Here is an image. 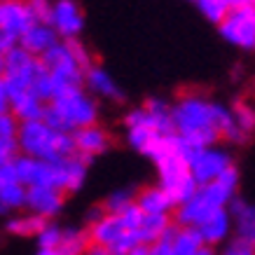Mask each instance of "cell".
Wrapping results in <instances>:
<instances>
[{"label":"cell","instance_id":"obj_26","mask_svg":"<svg viewBox=\"0 0 255 255\" xmlns=\"http://www.w3.org/2000/svg\"><path fill=\"white\" fill-rule=\"evenodd\" d=\"M89 246H92V244H89L87 230H61V241H59V246H56V253L59 255H82Z\"/></svg>","mask_w":255,"mask_h":255},{"label":"cell","instance_id":"obj_32","mask_svg":"<svg viewBox=\"0 0 255 255\" xmlns=\"http://www.w3.org/2000/svg\"><path fill=\"white\" fill-rule=\"evenodd\" d=\"M133 197H136L133 190H117V192L110 194L108 201L103 204V211H106V213H117V211H122L127 204H131Z\"/></svg>","mask_w":255,"mask_h":255},{"label":"cell","instance_id":"obj_10","mask_svg":"<svg viewBox=\"0 0 255 255\" xmlns=\"http://www.w3.org/2000/svg\"><path fill=\"white\" fill-rule=\"evenodd\" d=\"M70 136H73L75 155H80L87 162H92L94 157L108 152L110 145H113V136L103 127H99V122L89 124V127H82V129H75Z\"/></svg>","mask_w":255,"mask_h":255},{"label":"cell","instance_id":"obj_15","mask_svg":"<svg viewBox=\"0 0 255 255\" xmlns=\"http://www.w3.org/2000/svg\"><path fill=\"white\" fill-rule=\"evenodd\" d=\"M59 42V38H56V33L52 31V26L49 23H42V21H33L26 31L21 33V38H19V42L16 45L21 47V49H26L28 54L33 56H42L49 49L52 45H56Z\"/></svg>","mask_w":255,"mask_h":255},{"label":"cell","instance_id":"obj_4","mask_svg":"<svg viewBox=\"0 0 255 255\" xmlns=\"http://www.w3.org/2000/svg\"><path fill=\"white\" fill-rule=\"evenodd\" d=\"M16 145H19V155L42 159V162H59L63 157L75 155L73 136L66 131H54L42 120L19 122Z\"/></svg>","mask_w":255,"mask_h":255},{"label":"cell","instance_id":"obj_20","mask_svg":"<svg viewBox=\"0 0 255 255\" xmlns=\"http://www.w3.org/2000/svg\"><path fill=\"white\" fill-rule=\"evenodd\" d=\"M197 232H199L201 241H204V246H213V244H220V241L230 234V213L227 209L223 211H216L211 218H206L201 225L194 227Z\"/></svg>","mask_w":255,"mask_h":255},{"label":"cell","instance_id":"obj_34","mask_svg":"<svg viewBox=\"0 0 255 255\" xmlns=\"http://www.w3.org/2000/svg\"><path fill=\"white\" fill-rule=\"evenodd\" d=\"M59 241H61V227H56V225L47 223L45 227H42V232L38 234L40 248H54V251H56Z\"/></svg>","mask_w":255,"mask_h":255},{"label":"cell","instance_id":"obj_31","mask_svg":"<svg viewBox=\"0 0 255 255\" xmlns=\"http://www.w3.org/2000/svg\"><path fill=\"white\" fill-rule=\"evenodd\" d=\"M113 216H117V220H120V225H122V230H138L140 220H143V213H140V209L136 206V201L127 204L122 211H117V213H113Z\"/></svg>","mask_w":255,"mask_h":255},{"label":"cell","instance_id":"obj_45","mask_svg":"<svg viewBox=\"0 0 255 255\" xmlns=\"http://www.w3.org/2000/svg\"><path fill=\"white\" fill-rule=\"evenodd\" d=\"M2 66H5V52H0V78H2Z\"/></svg>","mask_w":255,"mask_h":255},{"label":"cell","instance_id":"obj_7","mask_svg":"<svg viewBox=\"0 0 255 255\" xmlns=\"http://www.w3.org/2000/svg\"><path fill=\"white\" fill-rule=\"evenodd\" d=\"M218 28H220V35L230 45L251 52L255 47V7L253 5H244V7L230 9L218 21Z\"/></svg>","mask_w":255,"mask_h":255},{"label":"cell","instance_id":"obj_19","mask_svg":"<svg viewBox=\"0 0 255 255\" xmlns=\"http://www.w3.org/2000/svg\"><path fill=\"white\" fill-rule=\"evenodd\" d=\"M230 218H234L237 223V237L246 241H255V211L248 201L239 199V197H232L230 199Z\"/></svg>","mask_w":255,"mask_h":255},{"label":"cell","instance_id":"obj_40","mask_svg":"<svg viewBox=\"0 0 255 255\" xmlns=\"http://www.w3.org/2000/svg\"><path fill=\"white\" fill-rule=\"evenodd\" d=\"M12 47H16V38H12V35L0 31V52H9Z\"/></svg>","mask_w":255,"mask_h":255},{"label":"cell","instance_id":"obj_21","mask_svg":"<svg viewBox=\"0 0 255 255\" xmlns=\"http://www.w3.org/2000/svg\"><path fill=\"white\" fill-rule=\"evenodd\" d=\"M147 115V124L162 136L173 133V122H171V103L164 99H147L143 106Z\"/></svg>","mask_w":255,"mask_h":255},{"label":"cell","instance_id":"obj_46","mask_svg":"<svg viewBox=\"0 0 255 255\" xmlns=\"http://www.w3.org/2000/svg\"><path fill=\"white\" fill-rule=\"evenodd\" d=\"M12 2H23V0H12Z\"/></svg>","mask_w":255,"mask_h":255},{"label":"cell","instance_id":"obj_3","mask_svg":"<svg viewBox=\"0 0 255 255\" xmlns=\"http://www.w3.org/2000/svg\"><path fill=\"white\" fill-rule=\"evenodd\" d=\"M40 63L47 70V75L52 78L54 96H56L63 89L82 87L85 70L94 63V59L92 52L80 40H59L56 45H52L45 54L40 56Z\"/></svg>","mask_w":255,"mask_h":255},{"label":"cell","instance_id":"obj_42","mask_svg":"<svg viewBox=\"0 0 255 255\" xmlns=\"http://www.w3.org/2000/svg\"><path fill=\"white\" fill-rule=\"evenodd\" d=\"M127 255H147V246H145V244H138V246L131 248Z\"/></svg>","mask_w":255,"mask_h":255},{"label":"cell","instance_id":"obj_29","mask_svg":"<svg viewBox=\"0 0 255 255\" xmlns=\"http://www.w3.org/2000/svg\"><path fill=\"white\" fill-rule=\"evenodd\" d=\"M230 110H232V117H234V122H237V127L244 133L251 136V131H253V127H255V115H253V108L248 106V101H234L232 106H230Z\"/></svg>","mask_w":255,"mask_h":255},{"label":"cell","instance_id":"obj_25","mask_svg":"<svg viewBox=\"0 0 255 255\" xmlns=\"http://www.w3.org/2000/svg\"><path fill=\"white\" fill-rule=\"evenodd\" d=\"M45 225H47V218L31 213V216H19V218L7 220L5 230L9 234H14V237H38Z\"/></svg>","mask_w":255,"mask_h":255},{"label":"cell","instance_id":"obj_13","mask_svg":"<svg viewBox=\"0 0 255 255\" xmlns=\"http://www.w3.org/2000/svg\"><path fill=\"white\" fill-rule=\"evenodd\" d=\"M66 194L56 187H26V206L31 213L42 218H52L63 209Z\"/></svg>","mask_w":255,"mask_h":255},{"label":"cell","instance_id":"obj_30","mask_svg":"<svg viewBox=\"0 0 255 255\" xmlns=\"http://www.w3.org/2000/svg\"><path fill=\"white\" fill-rule=\"evenodd\" d=\"M138 244H140V239H138V232H136V230H124L108 246V251H110V255H127L131 248L138 246Z\"/></svg>","mask_w":255,"mask_h":255},{"label":"cell","instance_id":"obj_39","mask_svg":"<svg viewBox=\"0 0 255 255\" xmlns=\"http://www.w3.org/2000/svg\"><path fill=\"white\" fill-rule=\"evenodd\" d=\"M2 113H9V96H7V89H5V82L0 78V115Z\"/></svg>","mask_w":255,"mask_h":255},{"label":"cell","instance_id":"obj_5","mask_svg":"<svg viewBox=\"0 0 255 255\" xmlns=\"http://www.w3.org/2000/svg\"><path fill=\"white\" fill-rule=\"evenodd\" d=\"M232 197H237V190L223 185L220 180L199 185L190 199H185L183 204H178L176 209H173L176 211L173 223H176L178 227H197V225H201L206 218L213 216L216 211L227 209V204H230Z\"/></svg>","mask_w":255,"mask_h":255},{"label":"cell","instance_id":"obj_17","mask_svg":"<svg viewBox=\"0 0 255 255\" xmlns=\"http://www.w3.org/2000/svg\"><path fill=\"white\" fill-rule=\"evenodd\" d=\"M122 232H124L122 225H120L117 216H113V213L101 216L99 220L89 223V227H87L89 244H94V246H103V248H108L110 244H113V241H115Z\"/></svg>","mask_w":255,"mask_h":255},{"label":"cell","instance_id":"obj_43","mask_svg":"<svg viewBox=\"0 0 255 255\" xmlns=\"http://www.w3.org/2000/svg\"><path fill=\"white\" fill-rule=\"evenodd\" d=\"M194 255H216V253H213V248H211V246H201Z\"/></svg>","mask_w":255,"mask_h":255},{"label":"cell","instance_id":"obj_2","mask_svg":"<svg viewBox=\"0 0 255 255\" xmlns=\"http://www.w3.org/2000/svg\"><path fill=\"white\" fill-rule=\"evenodd\" d=\"M42 122L54 131L73 133L75 129L99 122V101L85 87L63 89L45 106Z\"/></svg>","mask_w":255,"mask_h":255},{"label":"cell","instance_id":"obj_14","mask_svg":"<svg viewBox=\"0 0 255 255\" xmlns=\"http://www.w3.org/2000/svg\"><path fill=\"white\" fill-rule=\"evenodd\" d=\"M33 23L31 14L23 2H12V0H0V31L16 38H21V33Z\"/></svg>","mask_w":255,"mask_h":255},{"label":"cell","instance_id":"obj_1","mask_svg":"<svg viewBox=\"0 0 255 255\" xmlns=\"http://www.w3.org/2000/svg\"><path fill=\"white\" fill-rule=\"evenodd\" d=\"M171 122L176 136L197 147L218 145L220 140L241 145L248 140V133L241 131L234 122L230 106L197 92L180 94L171 103Z\"/></svg>","mask_w":255,"mask_h":255},{"label":"cell","instance_id":"obj_24","mask_svg":"<svg viewBox=\"0 0 255 255\" xmlns=\"http://www.w3.org/2000/svg\"><path fill=\"white\" fill-rule=\"evenodd\" d=\"M194 5L209 21L218 23L230 9L244 7V5H253V0H194Z\"/></svg>","mask_w":255,"mask_h":255},{"label":"cell","instance_id":"obj_41","mask_svg":"<svg viewBox=\"0 0 255 255\" xmlns=\"http://www.w3.org/2000/svg\"><path fill=\"white\" fill-rule=\"evenodd\" d=\"M82 255H110V251H108V248H103V246H94V244H92V246L87 248Z\"/></svg>","mask_w":255,"mask_h":255},{"label":"cell","instance_id":"obj_23","mask_svg":"<svg viewBox=\"0 0 255 255\" xmlns=\"http://www.w3.org/2000/svg\"><path fill=\"white\" fill-rule=\"evenodd\" d=\"M171 223V216H166V213H143V220H140L138 225V239L140 244H145V246H150V244H155L159 237H162V232L169 227Z\"/></svg>","mask_w":255,"mask_h":255},{"label":"cell","instance_id":"obj_37","mask_svg":"<svg viewBox=\"0 0 255 255\" xmlns=\"http://www.w3.org/2000/svg\"><path fill=\"white\" fill-rule=\"evenodd\" d=\"M225 255H255L253 253V241H246V239H237L227 246V251H225Z\"/></svg>","mask_w":255,"mask_h":255},{"label":"cell","instance_id":"obj_6","mask_svg":"<svg viewBox=\"0 0 255 255\" xmlns=\"http://www.w3.org/2000/svg\"><path fill=\"white\" fill-rule=\"evenodd\" d=\"M40 73V59L28 54L26 49L16 45L5 52V66H2V82L7 89V96L19 92H28Z\"/></svg>","mask_w":255,"mask_h":255},{"label":"cell","instance_id":"obj_11","mask_svg":"<svg viewBox=\"0 0 255 255\" xmlns=\"http://www.w3.org/2000/svg\"><path fill=\"white\" fill-rule=\"evenodd\" d=\"M52 166H54V187L63 194H70L82 187L89 162L82 159L80 155H70L59 159V162H52Z\"/></svg>","mask_w":255,"mask_h":255},{"label":"cell","instance_id":"obj_33","mask_svg":"<svg viewBox=\"0 0 255 255\" xmlns=\"http://www.w3.org/2000/svg\"><path fill=\"white\" fill-rule=\"evenodd\" d=\"M52 2H54V0H23V5H26V9H28V14H31L33 21H42V23L49 21Z\"/></svg>","mask_w":255,"mask_h":255},{"label":"cell","instance_id":"obj_22","mask_svg":"<svg viewBox=\"0 0 255 255\" xmlns=\"http://www.w3.org/2000/svg\"><path fill=\"white\" fill-rule=\"evenodd\" d=\"M164 136L162 133H157L152 127H147V124H133V127H127V140H129V145L133 150H138L140 155L150 157L155 152V147L159 145V140Z\"/></svg>","mask_w":255,"mask_h":255},{"label":"cell","instance_id":"obj_12","mask_svg":"<svg viewBox=\"0 0 255 255\" xmlns=\"http://www.w3.org/2000/svg\"><path fill=\"white\" fill-rule=\"evenodd\" d=\"M82 87L92 94L94 99H106V101H122L124 99V94H122V89H120V85L115 82V78H113L103 66H99L96 61L85 70Z\"/></svg>","mask_w":255,"mask_h":255},{"label":"cell","instance_id":"obj_18","mask_svg":"<svg viewBox=\"0 0 255 255\" xmlns=\"http://www.w3.org/2000/svg\"><path fill=\"white\" fill-rule=\"evenodd\" d=\"M133 201H136V206L140 209V213H166L169 216L171 211L176 209V204L171 201V197L166 192H164L162 187H143L140 192H136V197H133Z\"/></svg>","mask_w":255,"mask_h":255},{"label":"cell","instance_id":"obj_28","mask_svg":"<svg viewBox=\"0 0 255 255\" xmlns=\"http://www.w3.org/2000/svg\"><path fill=\"white\" fill-rule=\"evenodd\" d=\"M0 204L5 211H14V209H23L26 206V187L14 180L7 185H0Z\"/></svg>","mask_w":255,"mask_h":255},{"label":"cell","instance_id":"obj_27","mask_svg":"<svg viewBox=\"0 0 255 255\" xmlns=\"http://www.w3.org/2000/svg\"><path fill=\"white\" fill-rule=\"evenodd\" d=\"M201 246L204 241L194 227H180L176 239L171 241V255H194Z\"/></svg>","mask_w":255,"mask_h":255},{"label":"cell","instance_id":"obj_35","mask_svg":"<svg viewBox=\"0 0 255 255\" xmlns=\"http://www.w3.org/2000/svg\"><path fill=\"white\" fill-rule=\"evenodd\" d=\"M16 155H19V145H16V138H0V164L14 162Z\"/></svg>","mask_w":255,"mask_h":255},{"label":"cell","instance_id":"obj_9","mask_svg":"<svg viewBox=\"0 0 255 255\" xmlns=\"http://www.w3.org/2000/svg\"><path fill=\"white\" fill-rule=\"evenodd\" d=\"M232 155L223 150V147H201L197 157L190 164V176L194 178L197 185H206V183H213L225 169L232 166Z\"/></svg>","mask_w":255,"mask_h":255},{"label":"cell","instance_id":"obj_38","mask_svg":"<svg viewBox=\"0 0 255 255\" xmlns=\"http://www.w3.org/2000/svg\"><path fill=\"white\" fill-rule=\"evenodd\" d=\"M147 255H171V244L169 241H155L147 246Z\"/></svg>","mask_w":255,"mask_h":255},{"label":"cell","instance_id":"obj_44","mask_svg":"<svg viewBox=\"0 0 255 255\" xmlns=\"http://www.w3.org/2000/svg\"><path fill=\"white\" fill-rule=\"evenodd\" d=\"M38 255H59V253H56L54 248H40V253H38Z\"/></svg>","mask_w":255,"mask_h":255},{"label":"cell","instance_id":"obj_36","mask_svg":"<svg viewBox=\"0 0 255 255\" xmlns=\"http://www.w3.org/2000/svg\"><path fill=\"white\" fill-rule=\"evenodd\" d=\"M16 129H19V122L14 120V115L2 113L0 115V138H16Z\"/></svg>","mask_w":255,"mask_h":255},{"label":"cell","instance_id":"obj_16","mask_svg":"<svg viewBox=\"0 0 255 255\" xmlns=\"http://www.w3.org/2000/svg\"><path fill=\"white\" fill-rule=\"evenodd\" d=\"M45 101H40L35 94L28 92H19L9 96V113L14 115L16 122H33V120H42L45 113Z\"/></svg>","mask_w":255,"mask_h":255},{"label":"cell","instance_id":"obj_8","mask_svg":"<svg viewBox=\"0 0 255 255\" xmlns=\"http://www.w3.org/2000/svg\"><path fill=\"white\" fill-rule=\"evenodd\" d=\"M47 23L59 40H78L85 28V14L75 0H54Z\"/></svg>","mask_w":255,"mask_h":255}]
</instances>
